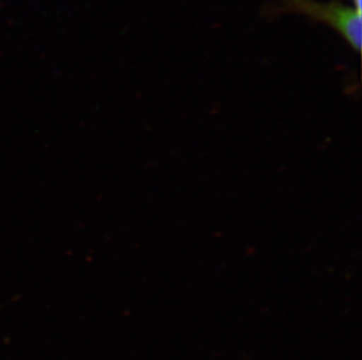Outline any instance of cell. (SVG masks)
<instances>
[{
  "label": "cell",
  "instance_id": "1",
  "mask_svg": "<svg viewBox=\"0 0 362 360\" xmlns=\"http://www.w3.org/2000/svg\"><path fill=\"white\" fill-rule=\"evenodd\" d=\"M284 11L308 14L315 20L322 21L352 46L356 52L361 48V8L341 3L313 4L310 0H281Z\"/></svg>",
  "mask_w": 362,
  "mask_h": 360
}]
</instances>
